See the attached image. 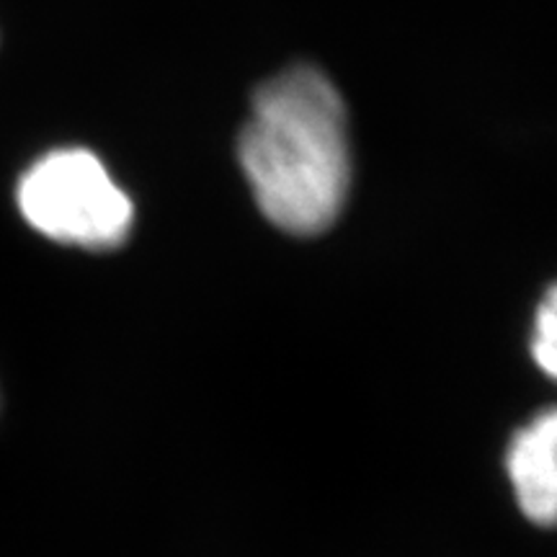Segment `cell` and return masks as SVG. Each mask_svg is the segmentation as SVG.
<instances>
[{
    "label": "cell",
    "mask_w": 557,
    "mask_h": 557,
    "mask_svg": "<svg viewBox=\"0 0 557 557\" xmlns=\"http://www.w3.org/2000/svg\"><path fill=\"white\" fill-rule=\"evenodd\" d=\"M238 158L261 212L292 235L331 227L351 184L346 107L310 65L278 73L256 90Z\"/></svg>",
    "instance_id": "obj_1"
},
{
    "label": "cell",
    "mask_w": 557,
    "mask_h": 557,
    "mask_svg": "<svg viewBox=\"0 0 557 557\" xmlns=\"http://www.w3.org/2000/svg\"><path fill=\"white\" fill-rule=\"evenodd\" d=\"M496 470L521 527L557 532V403L532 410L500 442Z\"/></svg>",
    "instance_id": "obj_3"
},
{
    "label": "cell",
    "mask_w": 557,
    "mask_h": 557,
    "mask_svg": "<svg viewBox=\"0 0 557 557\" xmlns=\"http://www.w3.org/2000/svg\"><path fill=\"white\" fill-rule=\"evenodd\" d=\"M24 220L54 243L107 250L127 238L135 207L94 152L52 150L18 181Z\"/></svg>",
    "instance_id": "obj_2"
},
{
    "label": "cell",
    "mask_w": 557,
    "mask_h": 557,
    "mask_svg": "<svg viewBox=\"0 0 557 557\" xmlns=\"http://www.w3.org/2000/svg\"><path fill=\"white\" fill-rule=\"evenodd\" d=\"M529 354L534 367L557 385V287L549 289L540 302L529 336Z\"/></svg>",
    "instance_id": "obj_4"
}]
</instances>
